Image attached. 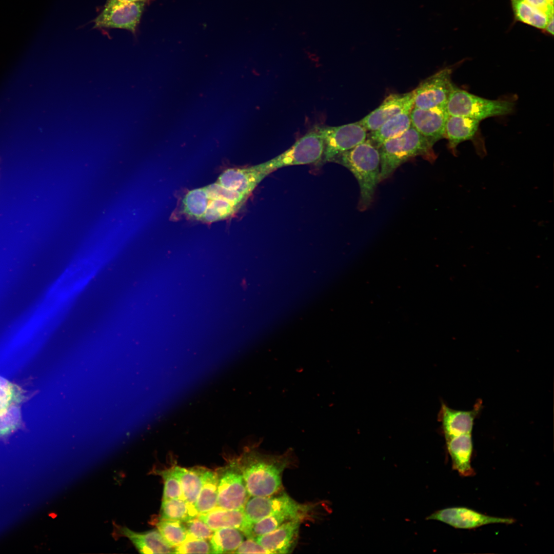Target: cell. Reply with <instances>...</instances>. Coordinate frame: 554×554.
I'll return each mask as SVG.
<instances>
[{"mask_svg": "<svg viewBox=\"0 0 554 554\" xmlns=\"http://www.w3.org/2000/svg\"><path fill=\"white\" fill-rule=\"evenodd\" d=\"M233 464L241 473L249 496L265 497L282 488V476L288 462L283 457L250 451Z\"/></svg>", "mask_w": 554, "mask_h": 554, "instance_id": "1", "label": "cell"}, {"mask_svg": "<svg viewBox=\"0 0 554 554\" xmlns=\"http://www.w3.org/2000/svg\"><path fill=\"white\" fill-rule=\"evenodd\" d=\"M331 162L347 168L356 178L360 189L358 204L361 211L366 210L373 201L380 182L379 151L368 139L353 148L335 156Z\"/></svg>", "mask_w": 554, "mask_h": 554, "instance_id": "2", "label": "cell"}, {"mask_svg": "<svg viewBox=\"0 0 554 554\" xmlns=\"http://www.w3.org/2000/svg\"><path fill=\"white\" fill-rule=\"evenodd\" d=\"M428 141L412 126L398 137L385 142L378 149L380 182L389 177L402 164L417 156L433 162L437 156Z\"/></svg>", "mask_w": 554, "mask_h": 554, "instance_id": "3", "label": "cell"}, {"mask_svg": "<svg viewBox=\"0 0 554 554\" xmlns=\"http://www.w3.org/2000/svg\"><path fill=\"white\" fill-rule=\"evenodd\" d=\"M514 103L507 100H492L474 95L453 85L446 104L449 115L462 116L480 121L490 117L511 113Z\"/></svg>", "mask_w": 554, "mask_h": 554, "instance_id": "4", "label": "cell"}, {"mask_svg": "<svg viewBox=\"0 0 554 554\" xmlns=\"http://www.w3.org/2000/svg\"><path fill=\"white\" fill-rule=\"evenodd\" d=\"M324 148V141L315 129L301 137L282 153L259 165L269 174L286 166L315 164L322 161Z\"/></svg>", "mask_w": 554, "mask_h": 554, "instance_id": "5", "label": "cell"}, {"mask_svg": "<svg viewBox=\"0 0 554 554\" xmlns=\"http://www.w3.org/2000/svg\"><path fill=\"white\" fill-rule=\"evenodd\" d=\"M145 4V2L106 0L103 9L93 21V28L125 29L135 35Z\"/></svg>", "mask_w": 554, "mask_h": 554, "instance_id": "6", "label": "cell"}, {"mask_svg": "<svg viewBox=\"0 0 554 554\" xmlns=\"http://www.w3.org/2000/svg\"><path fill=\"white\" fill-rule=\"evenodd\" d=\"M28 398L21 386L0 376V440H7L21 428V406Z\"/></svg>", "mask_w": 554, "mask_h": 554, "instance_id": "7", "label": "cell"}, {"mask_svg": "<svg viewBox=\"0 0 554 554\" xmlns=\"http://www.w3.org/2000/svg\"><path fill=\"white\" fill-rule=\"evenodd\" d=\"M315 129L324 143L323 163L331 162L335 156L353 148L367 137V131L359 122L339 126H325Z\"/></svg>", "mask_w": 554, "mask_h": 554, "instance_id": "8", "label": "cell"}, {"mask_svg": "<svg viewBox=\"0 0 554 554\" xmlns=\"http://www.w3.org/2000/svg\"><path fill=\"white\" fill-rule=\"evenodd\" d=\"M452 71L446 67L422 81L413 90L414 107L429 109L446 106L454 85Z\"/></svg>", "mask_w": 554, "mask_h": 554, "instance_id": "9", "label": "cell"}, {"mask_svg": "<svg viewBox=\"0 0 554 554\" xmlns=\"http://www.w3.org/2000/svg\"><path fill=\"white\" fill-rule=\"evenodd\" d=\"M312 506L300 504L285 492L265 497H252L244 507L247 520L252 525L269 515L282 511H291L308 515Z\"/></svg>", "mask_w": 554, "mask_h": 554, "instance_id": "10", "label": "cell"}, {"mask_svg": "<svg viewBox=\"0 0 554 554\" xmlns=\"http://www.w3.org/2000/svg\"><path fill=\"white\" fill-rule=\"evenodd\" d=\"M480 122L468 117L448 115L445 125V138L448 141V149L453 155H457L459 144L467 141L472 143L481 157L486 155L485 142L480 131Z\"/></svg>", "mask_w": 554, "mask_h": 554, "instance_id": "11", "label": "cell"}, {"mask_svg": "<svg viewBox=\"0 0 554 554\" xmlns=\"http://www.w3.org/2000/svg\"><path fill=\"white\" fill-rule=\"evenodd\" d=\"M222 472L220 474L217 472V506L226 509H244L250 496L241 473L233 463Z\"/></svg>", "mask_w": 554, "mask_h": 554, "instance_id": "12", "label": "cell"}, {"mask_svg": "<svg viewBox=\"0 0 554 554\" xmlns=\"http://www.w3.org/2000/svg\"><path fill=\"white\" fill-rule=\"evenodd\" d=\"M427 519L441 521L460 529H472L494 523L510 524L515 522L512 518L489 516L462 507L443 509L434 512Z\"/></svg>", "mask_w": 554, "mask_h": 554, "instance_id": "13", "label": "cell"}, {"mask_svg": "<svg viewBox=\"0 0 554 554\" xmlns=\"http://www.w3.org/2000/svg\"><path fill=\"white\" fill-rule=\"evenodd\" d=\"M413 107V90L404 93L390 94L378 107L359 123L366 131H372L398 115L410 113Z\"/></svg>", "mask_w": 554, "mask_h": 554, "instance_id": "14", "label": "cell"}, {"mask_svg": "<svg viewBox=\"0 0 554 554\" xmlns=\"http://www.w3.org/2000/svg\"><path fill=\"white\" fill-rule=\"evenodd\" d=\"M448 113L446 106L429 109L413 107L410 113L411 126L433 146L445 138Z\"/></svg>", "mask_w": 554, "mask_h": 554, "instance_id": "15", "label": "cell"}, {"mask_svg": "<svg viewBox=\"0 0 554 554\" xmlns=\"http://www.w3.org/2000/svg\"><path fill=\"white\" fill-rule=\"evenodd\" d=\"M268 175L259 165L245 168H231L224 170L216 182L223 187L248 196Z\"/></svg>", "mask_w": 554, "mask_h": 554, "instance_id": "16", "label": "cell"}, {"mask_svg": "<svg viewBox=\"0 0 554 554\" xmlns=\"http://www.w3.org/2000/svg\"><path fill=\"white\" fill-rule=\"evenodd\" d=\"M301 521L299 519L289 521L254 539L270 553H290L296 544Z\"/></svg>", "mask_w": 554, "mask_h": 554, "instance_id": "17", "label": "cell"}, {"mask_svg": "<svg viewBox=\"0 0 554 554\" xmlns=\"http://www.w3.org/2000/svg\"><path fill=\"white\" fill-rule=\"evenodd\" d=\"M480 402L472 410H458L443 404L440 412V419L446 440L460 435L471 433L474 420L480 410Z\"/></svg>", "mask_w": 554, "mask_h": 554, "instance_id": "18", "label": "cell"}, {"mask_svg": "<svg viewBox=\"0 0 554 554\" xmlns=\"http://www.w3.org/2000/svg\"><path fill=\"white\" fill-rule=\"evenodd\" d=\"M198 517L213 531L233 528L250 538L252 524L247 520L244 509H226L217 506L212 510L200 514Z\"/></svg>", "mask_w": 554, "mask_h": 554, "instance_id": "19", "label": "cell"}, {"mask_svg": "<svg viewBox=\"0 0 554 554\" xmlns=\"http://www.w3.org/2000/svg\"><path fill=\"white\" fill-rule=\"evenodd\" d=\"M118 533L128 538L141 553H171L174 548L169 546L156 529L143 532L133 531L126 527H120Z\"/></svg>", "mask_w": 554, "mask_h": 554, "instance_id": "20", "label": "cell"}, {"mask_svg": "<svg viewBox=\"0 0 554 554\" xmlns=\"http://www.w3.org/2000/svg\"><path fill=\"white\" fill-rule=\"evenodd\" d=\"M446 443L453 469L461 476L469 477L475 474L470 463L473 448L471 433L452 438L447 440Z\"/></svg>", "mask_w": 554, "mask_h": 554, "instance_id": "21", "label": "cell"}, {"mask_svg": "<svg viewBox=\"0 0 554 554\" xmlns=\"http://www.w3.org/2000/svg\"><path fill=\"white\" fill-rule=\"evenodd\" d=\"M410 113H402L388 120L376 130L370 131L367 139L379 149L385 142L399 136L411 126Z\"/></svg>", "mask_w": 554, "mask_h": 554, "instance_id": "22", "label": "cell"}, {"mask_svg": "<svg viewBox=\"0 0 554 554\" xmlns=\"http://www.w3.org/2000/svg\"><path fill=\"white\" fill-rule=\"evenodd\" d=\"M180 478L182 499L195 505L203 484L204 476L207 468L194 466L186 468L176 466Z\"/></svg>", "mask_w": 554, "mask_h": 554, "instance_id": "23", "label": "cell"}, {"mask_svg": "<svg viewBox=\"0 0 554 554\" xmlns=\"http://www.w3.org/2000/svg\"><path fill=\"white\" fill-rule=\"evenodd\" d=\"M219 476L216 471L207 469L202 488L195 506L199 514L207 513L217 506Z\"/></svg>", "mask_w": 554, "mask_h": 554, "instance_id": "24", "label": "cell"}, {"mask_svg": "<svg viewBox=\"0 0 554 554\" xmlns=\"http://www.w3.org/2000/svg\"><path fill=\"white\" fill-rule=\"evenodd\" d=\"M511 2L515 22H520L543 30L552 16H548L524 0H511Z\"/></svg>", "mask_w": 554, "mask_h": 554, "instance_id": "25", "label": "cell"}, {"mask_svg": "<svg viewBox=\"0 0 554 554\" xmlns=\"http://www.w3.org/2000/svg\"><path fill=\"white\" fill-rule=\"evenodd\" d=\"M199 515L195 505L182 498L162 500L160 518L185 522Z\"/></svg>", "mask_w": 554, "mask_h": 554, "instance_id": "26", "label": "cell"}, {"mask_svg": "<svg viewBox=\"0 0 554 554\" xmlns=\"http://www.w3.org/2000/svg\"><path fill=\"white\" fill-rule=\"evenodd\" d=\"M244 535L233 528H224L214 531L210 539L212 553H234L244 541Z\"/></svg>", "mask_w": 554, "mask_h": 554, "instance_id": "27", "label": "cell"}, {"mask_svg": "<svg viewBox=\"0 0 554 554\" xmlns=\"http://www.w3.org/2000/svg\"><path fill=\"white\" fill-rule=\"evenodd\" d=\"M204 187L187 192L181 203V211L186 217L200 221L206 212L210 201Z\"/></svg>", "mask_w": 554, "mask_h": 554, "instance_id": "28", "label": "cell"}, {"mask_svg": "<svg viewBox=\"0 0 554 554\" xmlns=\"http://www.w3.org/2000/svg\"><path fill=\"white\" fill-rule=\"evenodd\" d=\"M308 515L296 512L282 511L266 516L252 525L250 538L268 533L291 520H303Z\"/></svg>", "mask_w": 554, "mask_h": 554, "instance_id": "29", "label": "cell"}, {"mask_svg": "<svg viewBox=\"0 0 554 554\" xmlns=\"http://www.w3.org/2000/svg\"><path fill=\"white\" fill-rule=\"evenodd\" d=\"M153 522L164 539L173 548L183 543L188 537L184 522L158 517Z\"/></svg>", "mask_w": 554, "mask_h": 554, "instance_id": "30", "label": "cell"}, {"mask_svg": "<svg viewBox=\"0 0 554 554\" xmlns=\"http://www.w3.org/2000/svg\"><path fill=\"white\" fill-rule=\"evenodd\" d=\"M241 208L222 200H210L206 212L200 221L213 223L233 215Z\"/></svg>", "mask_w": 554, "mask_h": 554, "instance_id": "31", "label": "cell"}, {"mask_svg": "<svg viewBox=\"0 0 554 554\" xmlns=\"http://www.w3.org/2000/svg\"><path fill=\"white\" fill-rule=\"evenodd\" d=\"M176 466L155 471L164 481L162 500L182 498V490Z\"/></svg>", "mask_w": 554, "mask_h": 554, "instance_id": "32", "label": "cell"}, {"mask_svg": "<svg viewBox=\"0 0 554 554\" xmlns=\"http://www.w3.org/2000/svg\"><path fill=\"white\" fill-rule=\"evenodd\" d=\"M204 188L210 199L226 201L240 208L249 197L238 191L226 188L216 181Z\"/></svg>", "mask_w": 554, "mask_h": 554, "instance_id": "33", "label": "cell"}, {"mask_svg": "<svg viewBox=\"0 0 554 554\" xmlns=\"http://www.w3.org/2000/svg\"><path fill=\"white\" fill-rule=\"evenodd\" d=\"M175 553H212V548L207 540L197 539L188 537L181 544L174 548Z\"/></svg>", "mask_w": 554, "mask_h": 554, "instance_id": "34", "label": "cell"}, {"mask_svg": "<svg viewBox=\"0 0 554 554\" xmlns=\"http://www.w3.org/2000/svg\"><path fill=\"white\" fill-rule=\"evenodd\" d=\"M184 523L190 538L209 540L214 531L198 517Z\"/></svg>", "mask_w": 554, "mask_h": 554, "instance_id": "35", "label": "cell"}, {"mask_svg": "<svg viewBox=\"0 0 554 554\" xmlns=\"http://www.w3.org/2000/svg\"><path fill=\"white\" fill-rule=\"evenodd\" d=\"M234 553H270L254 539L248 538L243 541Z\"/></svg>", "mask_w": 554, "mask_h": 554, "instance_id": "36", "label": "cell"}, {"mask_svg": "<svg viewBox=\"0 0 554 554\" xmlns=\"http://www.w3.org/2000/svg\"><path fill=\"white\" fill-rule=\"evenodd\" d=\"M534 8L546 13L548 16L553 15V4L547 0H524Z\"/></svg>", "mask_w": 554, "mask_h": 554, "instance_id": "37", "label": "cell"}, {"mask_svg": "<svg viewBox=\"0 0 554 554\" xmlns=\"http://www.w3.org/2000/svg\"><path fill=\"white\" fill-rule=\"evenodd\" d=\"M542 32H543V33H544L546 34H548V35L553 36V15L551 16L549 18V20H548V21L545 28L543 29V30H542Z\"/></svg>", "mask_w": 554, "mask_h": 554, "instance_id": "38", "label": "cell"}, {"mask_svg": "<svg viewBox=\"0 0 554 554\" xmlns=\"http://www.w3.org/2000/svg\"><path fill=\"white\" fill-rule=\"evenodd\" d=\"M119 1H122V2H146L148 0H119Z\"/></svg>", "mask_w": 554, "mask_h": 554, "instance_id": "39", "label": "cell"}, {"mask_svg": "<svg viewBox=\"0 0 554 554\" xmlns=\"http://www.w3.org/2000/svg\"><path fill=\"white\" fill-rule=\"evenodd\" d=\"M550 3L553 4V0H547Z\"/></svg>", "mask_w": 554, "mask_h": 554, "instance_id": "40", "label": "cell"}]
</instances>
